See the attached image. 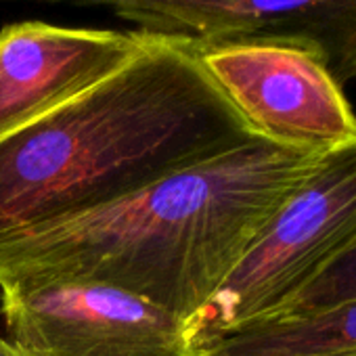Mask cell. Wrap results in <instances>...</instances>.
<instances>
[{
	"instance_id": "obj_1",
	"label": "cell",
	"mask_w": 356,
	"mask_h": 356,
	"mask_svg": "<svg viewBox=\"0 0 356 356\" xmlns=\"http://www.w3.org/2000/svg\"><path fill=\"white\" fill-rule=\"evenodd\" d=\"M323 153L243 138L92 210L0 239V291L78 279L193 321Z\"/></svg>"
},
{
	"instance_id": "obj_2",
	"label": "cell",
	"mask_w": 356,
	"mask_h": 356,
	"mask_svg": "<svg viewBox=\"0 0 356 356\" xmlns=\"http://www.w3.org/2000/svg\"><path fill=\"white\" fill-rule=\"evenodd\" d=\"M128 65L0 138V239L92 210L243 138H256L191 42L149 34Z\"/></svg>"
},
{
	"instance_id": "obj_3",
	"label": "cell",
	"mask_w": 356,
	"mask_h": 356,
	"mask_svg": "<svg viewBox=\"0 0 356 356\" xmlns=\"http://www.w3.org/2000/svg\"><path fill=\"white\" fill-rule=\"evenodd\" d=\"M354 243L356 138L321 155L189 325L206 346L273 321Z\"/></svg>"
},
{
	"instance_id": "obj_4",
	"label": "cell",
	"mask_w": 356,
	"mask_h": 356,
	"mask_svg": "<svg viewBox=\"0 0 356 356\" xmlns=\"http://www.w3.org/2000/svg\"><path fill=\"white\" fill-rule=\"evenodd\" d=\"M0 310L9 341L26 356H206L189 321L107 283L5 289Z\"/></svg>"
},
{
	"instance_id": "obj_5",
	"label": "cell",
	"mask_w": 356,
	"mask_h": 356,
	"mask_svg": "<svg viewBox=\"0 0 356 356\" xmlns=\"http://www.w3.org/2000/svg\"><path fill=\"white\" fill-rule=\"evenodd\" d=\"M193 47L252 136L300 153H327L356 138L343 86L314 53L279 42Z\"/></svg>"
},
{
	"instance_id": "obj_6",
	"label": "cell",
	"mask_w": 356,
	"mask_h": 356,
	"mask_svg": "<svg viewBox=\"0 0 356 356\" xmlns=\"http://www.w3.org/2000/svg\"><path fill=\"white\" fill-rule=\"evenodd\" d=\"M28 3L103 7L120 19L136 26L143 34L191 44H293L314 53L341 86L356 82V0H28Z\"/></svg>"
},
{
	"instance_id": "obj_7",
	"label": "cell",
	"mask_w": 356,
	"mask_h": 356,
	"mask_svg": "<svg viewBox=\"0 0 356 356\" xmlns=\"http://www.w3.org/2000/svg\"><path fill=\"white\" fill-rule=\"evenodd\" d=\"M138 30L19 22L0 30V138L57 111L128 65L149 42Z\"/></svg>"
},
{
	"instance_id": "obj_8",
	"label": "cell",
	"mask_w": 356,
	"mask_h": 356,
	"mask_svg": "<svg viewBox=\"0 0 356 356\" xmlns=\"http://www.w3.org/2000/svg\"><path fill=\"white\" fill-rule=\"evenodd\" d=\"M356 350V300L287 314L204 346L206 356H325Z\"/></svg>"
},
{
	"instance_id": "obj_9",
	"label": "cell",
	"mask_w": 356,
	"mask_h": 356,
	"mask_svg": "<svg viewBox=\"0 0 356 356\" xmlns=\"http://www.w3.org/2000/svg\"><path fill=\"white\" fill-rule=\"evenodd\" d=\"M348 300H356V243L346 250L337 260H333L325 270H321L318 277L302 289V293L289 304V308L281 316L327 308Z\"/></svg>"
},
{
	"instance_id": "obj_10",
	"label": "cell",
	"mask_w": 356,
	"mask_h": 356,
	"mask_svg": "<svg viewBox=\"0 0 356 356\" xmlns=\"http://www.w3.org/2000/svg\"><path fill=\"white\" fill-rule=\"evenodd\" d=\"M0 356H26L15 343H11L9 339L0 337Z\"/></svg>"
},
{
	"instance_id": "obj_11",
	"label": "cell",
	"mask_w": 356,
	"mask_h": 356,
	"mask_svg": "<svg viewBox=\"0 0 356 356\" xmlns=\"http://www.w3.org/2000/svg\"><path fill=\"white\" fill-rule=\"evenodd\" d=\"M325 356H356V350H352V352H335V354H325Z\"/></svg>"
}]
</instances>
